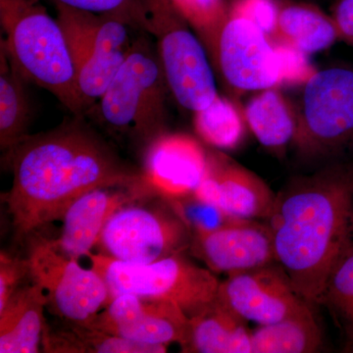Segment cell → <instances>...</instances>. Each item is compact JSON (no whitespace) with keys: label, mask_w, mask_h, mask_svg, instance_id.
Instances as JSON below:
<instances>
[{"label":"cell","mask_w":353,"mask_h":353,"mask_svg":"<svg viewBox=\"0 0 353 353\" xmlns=\"http://www.w3.org/2000/svg\"><path fill=\"white\" fill-rule=\"evenodd\" d=\"M4 157L13 182L3 201L19 239L62 220L70 206L90 190L145 185L141 169L124 161L85 115L28 134Z\"/></svg>","instance_id":"6da1fadb"},{"label":"cell","mask_w":353,"mask_h":353,"mask_svg":"<svg viewBox=\"0 0 353 353\" xmlns=\"http://www.w3.org/2000/svg\"><path fill=\"white\" fill-rule=\"evenodd\" d=\"M276 262L311 305L332 269L353 245V159L292 178L276 196L268 221Z\"/></svg>","instance_id":"7a4b0ae2"},{"label":"cell","mask_w":353,"mask_h":353,"mask_svg":"<svg viewBox=\"0 0 353 353\" xmlns=\"http://www.w3.org/2000/svg\"><path fill=\"white\" fill-rule=\"evenodd\" d=\"M169 94L154 41L148 32L138 31L124 64L85 117L111 139L143 155L153 141L167 134Z\"/></svg>","instance_id":"3957f363"},{"label":"cell","mask_w":353,"mask_h":353,"mask_svg":"<svg viewBox=\"0 0 353 353\" xmlns=\"http://www.w3.org/2000/svg\"><path fill=\"white\" fill-rule=\"evenodd\" d=\"M0 23L1 43L25 80L48 90L73 115H85L63 31L41 0H0Z\"/></svg>","instance_id":"277c9868"},{"label":"cell","mask_w":353,"mask_h":353,"mask_svg":"<svg viewBox=\"0 0 353 353\" xmlns=\"http://www.w3.org/2000/svg\"><path fill=\"white\" fill-rule=\"evenodd\" d=\"M292 145L301 159L323 164L353 159V65L315 72L304 83Z\"/></svg>","instance_id":"5b68a950"},{"label":"cell","mask_w":353,"mask_h":353,"mask_svg":"<svg viewBox=\"0 0 353 353\" xmlns=\"http://www.w3.org/2000/svg\"><path fill=\"white\" fill-rule=\"evenodd\" d=\"M172 97L196 113L216 97L214 69L201 39L174 0H141Z\"/></svg>","instance_id":"8992f818"},{"label":"cell","mask_w":353,"mask_h":353,"mask_svg":"<svg viewBox=\"0 0 353 353\" xmlns=\"http://www.w3.org/2000/svg\"><path fill=\"white\" fill-rule=\"evenodd\" d=\"M87 257L108 285L110 301L125 294L162 297L192 317L217 299L221 281L214 272L192 263L185 253L146 264L120 261L101 253L90 252Z\"/></svg>","instance_id":"52a82bcc"},{"label":"cell","mask_w":353,"mask_h":353,"mask_svg":"<svg viewBox=\"0 0 353 353\" xmlns=\"http://www.w3.org/2000/svg\"><path fill=\"white\" fill-rule=\"evenodd\" d=\"M54 7L75 64L81 99L88 111L124 64L138 30L112 14Z\"/></svg>","instance_id":"ba28073f"},{"label":"cell","mask_w":353,"mask_h":353,"mask_svg":"<svg viewBox=\"0 0 353 353\" xmlns=\"http://www.w3.org/2000/svg\"><path fill=\"white\" fill-rule=\"evenodd\" d=\"M192 233L170 201L152 196L127 204L106 223L97 253L129 263H152L190 250Z\"/></svg>","instance_id":"9c48e42d"},{"label":"cell","mask_w":353,"mask_h":353,"mask_svg":"<svg viewBox=\"0 0 353 353\" xmlns=\"http://www.w3.org/2000/svg\"><path fill=\"white\" fill-rule=\"evenodd\" d=\"M28 262L32 282L48 296V308L57 319L88 323L108 305L110 294L103 278L78 259L58 252L52 240L36 233L28 236Z\"/></svg>","instance_id":"30bf717a"},{"label":"cell","mask_w":353,"mask_h":353,"mask_svg":"<svg viewBox=\"0 0 353 353\" xmlns=\"http://www.w3.org/2000/svg\"><path fill=\"white\" fill-rule=\"evenodd\" d=\"M209 59L234 92L263 90L283 83L277 43L243 16L230 14Z\"/></svg>","instance_id":"8fae6325"},{"label":"cell","mask_w":353,"mask_h":353,"mask_svg":"<svg viewBox=\"0 0 353 353\" xmlns=\"http://www.w3.org/2000/svg\"><path fill=\"white\" fill-rule=\"evenodd\" d=\"M83 324L141 345L168 347L178 343L183 348L189 339V316L162 297L120 294Z\"/></svg>","instance_id":"7c38bea8"},{"label":"cell","mask_w":353,"mask_h":353,"mask_svg":"<svg viewBox=\"0 0 353 353\" xmlns=\"http://www.w3.org/2000/svg\"><path fill=\"white\" fill-rule=\"evenodd\" d=\"M218 299L246 321L259 326L274 324L308 305L284 269L274 262L220 283Z\"/></svg>","instance_id":"4fadbf2b"},{"label":"cell","mask_w":353,"mask_h":353,"mask_svg":"<svg viewBox=\"0 0 353 353\" xmlns=\"http://www.w3.org/2000/svg\"><path fill=\"white\" fill-rule=\"evenodd\" d=\"M190 250L209 270L228 276L276 262L271 228L256 220H234L192 234Z\"/></svg>","instance_id":"5bb4252c"},{"label":"cell","mask_w":353,"mask_h":353,"mask_svg":"<svg viewBox=\"0 0 353 353\" xmlns=\"http://www.w3.org/2000/svg\"><path fill=\"white\" fill-rule=\"evenodd\" d=\"M194 194L231 219L266 222L277 196L256 174L216 152L208 153V170Z\"/></svg>","instance_id":"9a60e30c"},{"label":"cell","mask_w":353,"mask_h":353,"mask_svg":"<svg viewBox=\"0 0 353 353\" xmlns=\"http://www.w3.org/2000/svg\"><path fill=\"white\" fill-rule=\"evenodd\" d=\"M143 157L146 187L167 199L194 194L208 170V153L188 134L167 132Z\"/></svg>","instance_id":"2e32d148"},{"label":"cell","mask_w":353,"mask_h":353,"mask_svg":"<svg viewBox=\"0 0 353 353\" xmlns=\"http://www.w3.org/2000/svg\"><path fill=\"white\" fill-rule=\"evenodd\" d=\"M155 196L145 185L99 188L85 192L65 212L61 233L53 245L74 259L88 256L99 243L106 223L127 204Z\"/></svg>","instance_id":"e0dca14e"},{"label":"cell","mask_w":353,"mask_h":353,"mask_svg":"<svg viewBox=\"0 0 353 353\" xmlns=\"http://www.w3.org/2000/svg\"><path fill=\"white\" fill-rule=\"evenodd\" d=\"M48 296L41 285H24L0 310V353H36L43 343Z\"/></svg>","instance_id":"ac0fdd59"},{"label":"cell","mask_w":353,"mask_h":353,"mask_svg":"<svg viewBox=\"0 0 353 353\" xmlns=\"http://www.w3.org/2000/svg\"><path fill=\"white\" fill-rule=\"evenodd\" d=\"M189 318V339L183 352L252 353V330L248 321L218 297Z\"/></svg>","instance_id":"d6986e66"},{"label":"cell","mask_w":353,"mask_h":353,"mask_svg":"<svg viewBox=\"0 0 353 353\" xmlns=\"http://www.w3.org/2000/svg\"><path fill=\"white\" fill-rule=\"evenodd\" d=\"M272 37L306 55L328 50L340 39L332 16L310 1H285L278 6Z\"/></svg>","instance_id":"ffe728a7"},{"label":"cell","mask_w":353,"mask_h":353,"mask_svg":"<svg viewBox=\"0 0 353 353\" xmlns=\"http://www.w3.org/2000/svg\"><path fill=\"white\" fill-rule=\"evenodd\" d=\"M44 328L43 352L48 353H160L166 347L141 345L92 328L83 323L64 321Z\"/></svg>","instance_id":"44dd1931"},{"label":"cell","mask_w":353,"mask_h":353,"mask_svg":"<svg viewBox=\"0 0 353 353\" xmlns=\"http://www.w3.org/2000/svg\"><path fill=\"white\" fill-rule=\"evenodd\" d=\"M308 304L299 312L252 331V353H314L324 345L323 332Z\"/></svg>","instance_id":"7402d4cb"},{"label":"cell","mask_w":353,"mask_h":353,"mask_svg":"<svg viewBox=\"0 0 353 353\" xmlns=\"http://www.w3.org/2000/svg\"><path fill=\"white\" fill-rule=\"evenodd\" d=\"M246 124L255 138L269 150H283L296 136V109L276 88L260 90L246 103Z\"/></svg>","instance_id":"603a6c76"},{"label":"cell","mask_w":353,"mask_h":353,"mask_svg":"<svg viewBox=\"0 0 353 353\" xmlns=\"http://www.w3.org/2000/svg\"><path fill=\"white\" fill-rule=\"evenodd\" d=\"M27 83L0 43V148L4 154L29 134L32 112Z\"/></svg>","instance_id":"cb8c5ba5"},{"label":"cell","mask_w":353,"mask_h":353,"mask_svg":"<svg viewBox=\"0 0 353 353\" xmlns=\"http://www.w3.org/2000/svg\"><path fill=\"white\" fill-rule=\"evenodd\" d=\"M246 121L233 102L219 94L203 110L194 113V126L199 138L219 150H234L245 136Z\"/></svg>","instance_id":"d4e9b609"},{"label":"cell","mask_w":353,"mask_h":353,"mask_svg":"<svg viewBox=\"0 0 353 353\" xmlns=\"http://www.w3.org/2000/svg\"><path fill=\"white\" fill-rule=\"evenodd\" d=\"M319 305L327 308L343 334V352L353 353V245L332 269Z\"/></svg>","instance_id":"484cf974"},{"label":"cell","mask_w":353,"mask_h":353,"mask_svg":"<svg viewBox=\"0 0 353 353\" xmlns=\"http://www.w3.org/2000/svg\"><path fill=\"white\" fill-rule=\"evenodd\" d=\"M183 17L203 44L208 57L214 48L223 26L230 17L226 0H174Z\"/></svg>","instance_id":"4316f807"},{"label":"cell","mask_w":353,"mask_h":353,"mask_svg":"<svg viewBox=\"0 0 353 353\" xmlns=\"http://www.w3.org/2000/svg\"><path fill=\"white\" fill-rule=\"evenodd\" d=\"M168 201L192 234L212 231L234 220L228 217L210 202L203 201L194 194Z\"/></svg>","instance_id":"83f0119b"},{"label":"cell","mask_w":353,"mask_h":353,"mask_svg":"<svg viewBox=\"0 0 353 353\" xmlns=\"http://www.w3.org/2000/svg\"><path fill=\"white\" fill-rule=\"evenodd\" d=\"M53 6H65L99 14H112L138 31L148 32V19L141 0H48Z\"/></svg>","instance_id":"f1b7e54d"},{"label":"cell","mask_w":353,"mask_h":353,"mask_svg":"<svg viewBox=\"0 0 353 353\" xmlns=\"http://www.w3.org/2000/svg\"><path fill=\"white\" fill-rule=\"evenodd\" d=\"M31 278L28 259H18L2 250L0 253V310L23 287L24 279Z\"/></svg>","instance_id":"f546056e"},{"label":"cell","mask_w":353,"mask_h":353,"mask_svg":"<svg viewBox=\"0 0 353 353\" xmlns=\"http://www.w3.org/2000/svg\"><path fill=\"white\" fill-rule=\"evenodd\" d=\"M231 13L243 16L273 36L277 21L278 6L272 0H239L231 7Z\"/></svg>","instance_id":"4dcf8cb0"},{"label":"cell","mask_w":353,"mask_h":353,"mask_svg":"<svg viewBox=\"0 0 353 353\" xmlns=\"http://www.w3.org/2000/svg\"><path fill=\"white\" fill-rule=\"evenodd\" d=\"M276 43L282 63L283 82L305 83L315 73L307 63L306 54L285 44Z\"/></svg>","instance_id":"1f68e13d"},{"label":"cell","mask_w":353,"mask_h":353,"mask_svg":"<svg viewBox=\"0 0 353 353\" xmlns=\"http://www.w3.org/2000/svg\"><path fill=\"white\" fill-rule=\"evenodd\" d=\"M331 16L340 39L353 46V0H334Z\"/></svg>","instance_id":"d6a6232c"},{"label":"cell","mask_w":353,"mask_h":353,"mask_svg":"<svg viewBox=\"0 0 353 353\" xmlns=\"http://www.w3.org/2000/svg\"><path fill=\"white\" fill-rule=\"evenodd\" d=\"M308 1H310V2H311V0H308Z\"/></svg>","instance_id":"836d02e7"}]
</instances>
